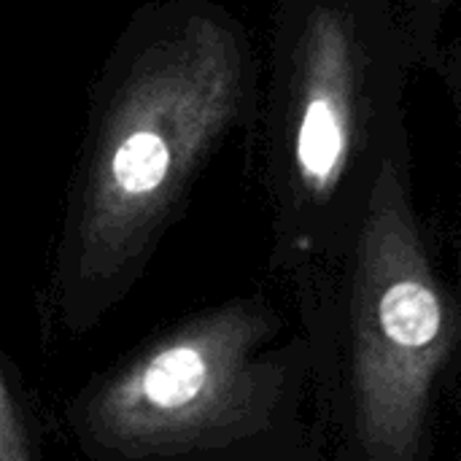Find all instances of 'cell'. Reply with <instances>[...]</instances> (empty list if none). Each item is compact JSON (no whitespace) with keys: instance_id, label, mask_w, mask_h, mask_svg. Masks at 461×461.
Returning <instances> with one entry per match:
<instances>
[{"instance_id":"1","label":"cell","mask_w":461,"mask_h":461,"mask_svg":"<svg viewBox=\"0 0 461 461\" xmlns=\"http://www.w3.org/2000/svg\"><path fill=\"white\" fill-rule=\"evenodd\" d=\"M249 27L216 0L132 11L89 89L43 289L51 332L84 338L143 278L203 165L257 119Z\"/></svg>"},{"instance_id":"2","label":"cell","mask_w":461,"mask_h":461,"mask_svg":"<svg viewBox=\"0 0 461 461\" xmlns=\"http://www.w3.org/2000/svg\"><path fill=\"white\" fill-rule=\"evenodd\" d=\"M292 278L324 454L429 459L461 324L416 208L411 159L384 167L343 249Z\"/></svg>"},{"instance_id":"3","label":"cell","mask_w":461,"mask_h":461,"mask_svg":"<svg viewBox=\"0 0 461 461\" xmlns=\"http://www.w3.org/2000/svg\"><path fill=\"white\" fill-rule=\"evenodd\" d=\"M411 0H276L262 122L273 267L294 273L359 224L384 167L411 159Z\"/></svg>"},{"instance_id":"4","label":"cell","mask_w":461,"mask_h":461,"mask_svg":"<svg viewBox=\"0 0 461 461\" xmlns=\"http://www.w3.org/2000/svg\"><path fill=\"white\" fill-rule=\"evenodd\" d=\"M303 332L240 294L146 338L89 378L65 424L95 461L327 459Z\"/></svg>"},{"instance_id":"5","label":"cell","mask_w":461,"mask_h":461,"mask_svg":"<svg viewBox=\"0 0 461 461\" xmlns=\"http://www.w3.org/2000/svg\"><path fill=\"white\" fill-rule=\"evenodd\" d=\"M41 435L14 378L0 365V461H38Z\"/></svg>"},{"instance_id":"6","label":"cell","mask_w":461,"mask_h":461,"mask_svg":"<svg viewBox=\"0 0 461 461\" xmlns=\"http://www.w3.org/2000/svg\"><path fill=\"white\" fill-rule=\"evenodd\" d=\"M456 0H411V22L421 46V62L443 73V30Z\"/></svg>"}]
</instances>
